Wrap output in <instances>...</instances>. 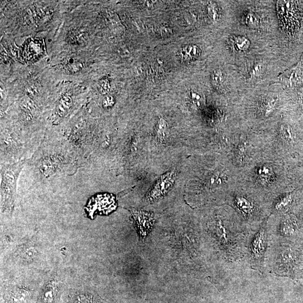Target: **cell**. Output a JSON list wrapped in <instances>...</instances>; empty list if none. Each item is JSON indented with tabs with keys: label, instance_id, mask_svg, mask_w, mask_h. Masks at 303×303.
I'll return each mask as SVG.
<instances>
[{
	"label": "cell",
	"instance_id": "obj_1",
	"mask_svg": "<svg viewBox=\"0 0 303 303\" xmlns=\"http://www.w3.org/2000/svg\"><path fill=\"white\" fill-rule=\"evenodd\" d=\"M278 276H303V240L290 241L270 238L265 268Z\"/></svg>",
	"mask_w": 303,
	"mask_h": 303
},
{
	"label": "cell",
	"instance_id": "obj_2",
	"mask_svg": "<svg viewBox=\"0 0 303 303\" xmlns=\"http://www.w3.org/2000/svg\"><path fill=\"white\" fill-rule=\"evenodd\" d=\"M270 246L267 224L264 222L260 228L249 235L247 246L246 260L251 267L262 272L265 268V261Z\"/></svg>",
	"mask_w": 303,
	"mask_h": 303
},
{
	"label": "cell",
	"instance_id": "obj_3",
	"mask_svg": "<svg viewBox=\"0 0 303 303\" xmlns=\"http://www.w3.org/2000/svg\"><path fill=\"white\" fill-rule=\"evenodd\" d=\"M23 163L7 166L2 170V209L3 212H12L16 194L17 182Z\"/></svg>",
	"mask_w": 303,
	"mask_h": 303
},
{
	"label": "cell",
	"instance_id": "obj_4",
	"mask_svg": "<svg viewBox=\"0 0 303 303\" xmlns=\"http://www.w3.org/2000/svg\"><path fill=\"white\" fill-rule=\"evenodd\" d=\"M177 177V173L174 170L161 176L146 194V201L153 203L164 197L173 188Z\"/></svg>",
	"mask_w": 303,
	"mask_h": 303
},
{
	"label": "cell",
	"instance_id": "obj_5",
	"mask_svg": "<svg viewBox=\"0 0 303 303\" xmlns=\"http://www.w3.org/2000/svg\"><path fill=\"white\" fill-rule=\"evenodd\" d=\"M130 211L134 219V226L138 236L141 241H144L154 225V215L150 212L135 208L130 209Z\"/></svg>",
	"mask_w": 303,
	"mask_h": 303
},
{
	"label": "cell",
	"instance_id": "obj_6",
	"mask_svg": "<svg viewBox=\"0 0 303 303\" xmlns=\"http://www.w3.org/2000/svg\"><path fill=\"white\" fill-rule=\"evenodd\" d=\"M61 286V282L56 276L50 278L43 288L39 303H56Z\"/></svg>",
	"mask_w": 303,
	"mask_h": 303
},
{
	"label": "cell",
	"instance_id": "obj_7",
	"mask_svg": "<svg viewBox=\"0 0 303 303\" xmlns=\"http://www.w3.org/2000/svg\"><path fill=\"white\" fill-rule=\"evenodd\" d=\"M294 201V197L292 194L287 193L278 197L273 205V210L276 213H286Z\"/></svg>",
	"mask_w": 303,
	"mask_h": 303
},
{
	"label": "cell",
	"instance_id": "obj_8",
	"mask_svg": "<svg viewBox=\"0 0 303 303\" xmlns=\"http://www.w3.org/2000/svg\"><path fill=\"white\" fill-rule=\"evenodd\" d=\"M31 292L24 287H16L9 294L10 303H27L30 299Z\"/></svg>",
	"mask_w": 303,
	"mask_h": 303
},
{
	"label": "cell",
	"instance_id": "obj_9",
	"mask_svg": "<svg viewBox=\"0 0 303 303\" xmlns=\"http://www.w3.org/2000/svg\"><path fill=\"white\" fill-rule=\"evenodd\" d=\"M37 254V249L32 243L23 244L19 248L18 255L19 258L24 261H33Z\"/></svg>",
	"mask_w": 303,
	"mask_h": 303
},
{
	"label": "cell",
	"instance_id": "obj_10",
	"mask_svg": "<svg viewBox=\"0 0 303 303\" xmlns=\"http://www.w3.org/2000/svg\"><path fill=\"white\" fill-rule=\"evenodd\" d=\"M88 37L89 35L87 31L83 29H78L70 31L68 35V40L74 45H81L87 41Z\"/></svg>",
	"mask_w": 303,
	"mask_h": 303
},
{
	"label": "cell",
	"instance_id": "obj_11",
	"mask_svg": "<svg viewBox=\"0 0 303 303\" xmlns=\"http://www.w3.org/2000/svg\"><path fill=\"white\" fill-rule=\"evenodd\" d=\"M72 105L71 97L67 95L62 96L57 107L56 112L60 116H64Z\"/></svg>",
	"mask_w": 303,
	"mask_h": 303
},
{
	"label": "cell",
	"instance_id": "obj_12",
	"mask_svg": "<svg viewBox=\"0 0 303 303\" xmlns=\"http://www.w3.org/2000/svg\"><path fill=\"white\" fill-rule=\"evenodd\" d=\"M182 55L185 60H192L198 58L200 55V50L194 45L186 46L183 48Z\"/></svg>",
	"mask_w": 303,
	"mask_h": 303
},
{
	"label": "cell",
	"instance_id": "obj_13",
	"mask_svg": "<svg viewBox=\"0 0 303 303\" xmlns=\"http://www.w3.org/2000/svg\"><path fill=\"white\" fill-rule=\"evenodd\" d=\"M168 123L163 118H160L156 126V138L160 143H163L166 139V130Z\"/></svg>",
	"mask_w": 303,
	"mask_h": 303
},
{
	"label": "cell",
	"instance_id": "obj_14",
	"mask_svg": "<svg viewBox=\"0 0 303 303\" xmlns=\"http://www.w3.org/2000/svg\"><path fill=\"white\" fill-rule=\"evenodd\" d=\"M233 41L235 47L239 51H247L251 45L250 41L245 37L234 36Z\"/></svg>",
	"mask_w": 303,
	"mask_h": 303
},
{
	"label": "cell",
	"instance_id": "obj_15",
	"mask_svg": "<svg viewBox=\"0 0 303 303\" xmlns=\"http://www.w3.org/2000/svg\"><path fill=\"white\" fill-rule=\"evenodd\" d=\"M73 303H97L95 298L88 292L78 293L74 297Z\"/></svg>",
	"mask_w": 303,
	"mask_h": 303
},
{
	"label": "cell",
	"instance_id": "obj_16",
	"mask_svg": "<svg viewBox=\"0 0 303 303\" xmlns=\"http://www.w3.org/2000/svg\"><path fill=\"white\" fill-rule=\"evenodd\" d=\"M224 75L220 70H214L212 75V81L215 87H220L223 83Z\"/></svg>",
	"mask_w": 303,
	"mask_h": 303
},
{
	"label": "cell",
	"instance_id": "obj_17",
	"mask_svg": "<svg viewBox=\"0 0 303 303\" xmlns=\"http://www.w3.org/2000/svg\"><path fill=\"white\" fill-rule=\"evenodd\" d=\"M83 67H84V65H83L82 62L75 61L68 63L66 66V69L71 74H75V73L81 71L83 69Z\"/></svg>",
	"mask_w": 303,
	"mask_h": 303
},
{
	"label": "cell",
	"instance_id": "obj_18",
	"mask_svg": "<svg viewBox=\"0 0 303 303\" xmlns=\"http://www.w3.org/2000/svg\"><path fill=\"white\" fill-rule=\"evenodd\" d=\"M276 102L277 99H273V98L267 100L263 106V110L265 115H268L275 109Z\"/></svg>",
	"mask_w": 303,
	"mask_h": 303
},
{
	"label": "cell",
	"instance_id": "obj_19",
	"mask_svg": "<svg viewBox=\"0 0 303 303\" xmlns=\"http://www.w3.org/2000/svg\"><path fill=\"white\" fill-rule=\"evenodd\" d=\"M281 134L282 138L285 140L291 142L293 140L292 131L289 125H282L281 127Z\"/></svg>",
	"mask_w": 303,
	"mask_h": 303
},
{
	"label": "cell",
	"instance_id": "obj_20",
	"mask_svg": "<svg viewBox=\"0 0 303 303\" xmlns=\"http://www.w3.org/2000/svg\"><path fill=\"white\" fill-rule=\"evenodd\" d=\"M247 25L250 28H256L259 24V20L256 15L253 13H249L246 18Z\"/></svg>",
	"mask_w": 303,
	"mask_h": 303
},
{
	"label": "cell",
	"instance_id": "obj_21",
	"mask_svg": "<svg viewBox=\"0 0 303 303\" xmlns=\"http://www.w3.org/2000/svg\"><path fill=\"white\" fill-rule=\"evenodd\" d=\"M110 82L106 78H102L99 82V90L102 94H106L110 91Z\"/></svg>",
	"mask_w": 303,
	"mask_h": 303
},
{
	"label": "cell",
	"instance_id": "obj_22",
	"mask_svg": "<svg viewBox=\"0 0 303 303\" xmlns=\"http://www.w3.org/2000/svg\"><path fill=\"white\" fill-rule=\"evenodd\" d=\"M209 16L213 21H216L218 19V14L217 9L215 7L214 5L210 4L208 7Z\"/></svg>",
	"mask_w": 303,
	"mask_h": 303
},
{
	"label": "cell",
	"instance_id": "obj_23",
	"mask_svg": "<svg viewBox=\"0 0 303 303\" xmlns=\"http://www.w3.org/2000/svg\"><path fill=\"white\" fill-rule=\"evenodd\" d=\"M190 96H191V99L193 101V103L198 107L201 106L202 105V98L201 96L198 94L197 92H195L194 91L191 92V94H190Z\"/></svg>",
	"mask_w": 303,
	"mask_h": 303
},
{
	"label": "cell",
	"instance_id": "obj_24",
	"mask_svg": "<svg viewBox=\"0 0 303 303\" xmlns=\"http://www.w3.org/2000/svg\"><path fill=\"white\" fill-rule=\"evenodd\" d=\"M114 104V99L111 96H107L103 101V105L105 107H110Z\"/></svg>",
	"mask_w": 303,
	"mask_h": 303
},
{
	"label": "cell",
	"instance_id": "obj_25",
	"mask_svg": "<svg viewBox=\"0 0 303 303\" xmlns=\"http://www.w3.org/2000/svg\"><path fill=\"white\" fill-rule=\"evenodd\" d=\"M262 70V65L261 64H258L253 67L251 75L252 77H257L261 74Z\"/></svg>",
	"mask_w": 303,
	"mask_h": 303
},
{
	"label": "cell",
	"instance_id": "obj_26",
	"mask_svg": "<svg viewBox=\"0 0 303 303\" xmlns=\"http://www.w3.org/2000/svg\"><path fill=\"white\" fill-rule=\"evenodd\" d=\"M26 90L27 94L30 96H35L37 93V88L35 86L27 87Z\"/></svg>",
	"mask_w": 303,
	"mask_h": 303
},
{
	"label": "cell",
	"instance_id": "obj_27",
	"mask_svg": "<svg viewBox=\"0 0 303 303\" xmlns=\"http://www.w3.org/2000/svg\"><path fill=\"white\" fill-rule=\"evenodd\" d=\"M301 100L303 102V93H302V94L301 95Z\"/></svg>",
	"mask_w": 303,
	"mask_h": 303
}]
</instances>
